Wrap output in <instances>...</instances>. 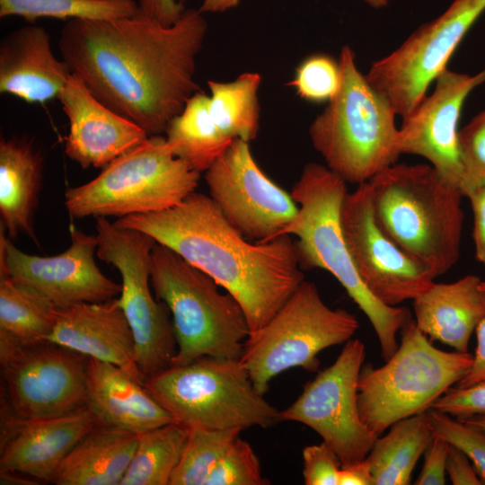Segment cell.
Segmentation results:
<instances>
[{"instance_id":"cell-1","label":"cell","mask_w":485,"mask_h":485,"mask_svg":"<svg viewBox=\"0 0 485 485\" xmlns=\"http://www.w3.org/2000/svg\"><path fill=\"white\" fill-rule=\"evenodd\" d=\"M207 23L186 9L172 25L139 12L118 20H70L58 49L71 73L112 110L151 136L162 135L198 91L197 57Z\"/></svg>"},{"instance_id":"cell-2","label":"cell","mask_w":485,"mask_h":485,"mask_svg":"<svg viewBox=\"0 0 485 485\" xmlns=\"http://www.w3.org/2000/svg\"><path fill=\"white\" fill-rule=\"evenodd\" d=\"M114 223L150 235L210 276L238 301L251 331L267 323L304 280L289 234L251 242L209 196L196 190L169 209Z\"/></svg>"},{"instance_id":"cell-3","label":"cell","mask_w":485,"mask_h":485,"mask_svg":"<svg viewBox=\"0 0 485 485\" xmlns=\"http://www.w3.org/2000/svg\"><path fill=\"white\" fill-rule=\"evenodd\" d=\"M375 220L402 250L436 277L460 258L461 190L429 163H394L368 181Z\"/></svg>"},{"instance_id":"cell-4","label":"cell","mask_w":485,"mask_h":485,"mask_svg":"<svg viewBox=\"0 0 485 485\" xmlns=\"http://www.w3.org/2000/svg\"><path fill=\"white\" fill-rule=\"evenodd\" d=\"M346 182L326 165L307 163L291 196L298 204L295 217L284 234L296 236L301 267L330 272L370 321L386 361L398 348L397 333L411 320L406 308L376 299L360 279L348 252L340 224Z\"/></svg>"},{"instance_id":"cell-5","label":"cell","mask_w":485,"mask_h":485,"mask_svg":"<svg viewBox=\"0 0 485 485\" xmlns=\"http://www.w3.org/2000/svg\"><path fill=\"white\" fill-rule=\"evenodd\" d=\"M339 63L340 91L313 120L309 137L332 172L358 185L396 163L401 155L397 114L357 68L349 46L341 48Z\"/></svg>"},{"instance_id":"cell-6","label":"cell","mask_w":485,"mask_h":485,"mask_svg":"<svg viewBox=\"0 0 485 485\" xmlns=\"http://www.w3.org/2000/svg\"><path fill=\"white\" fill-rule=\"evenodd\" d=\"M150 284L172 316L177 353L172 366L206 356L241 357L251 331L245 313L231 294L220 292L210 276L155 242Z\"/></svg>"},{"instance_id":"cell-7","label":"cell","mask_w":485,"mask_h":485,"mask_svg":"<svg viewBox=\"0 0 485 485\" xmlns=\"http://www.w3.org/2000/svg\"><path fill=\"white\" fill-rule=\"evenodd\" d=\"M401 344L380 367L362 366L357 382L360 419L377 438L395 422L423 413L468 373L473 356L432 345L410 320Z\"/></svg>"},{"instance_id":"cell-8","label":"cell","mask_w":485,"mask_h":485,"mask_svg":"<svg viewBox=\"0 0 485 485\" xmlns=\"http://www.w3.org/2000/svg\"><path fill=\"white\" fill-rule=\"evenodd\" d=\"M144 384L190 429L244 430L281 421L280 411L257 391L240 358L201 357L172 366Z\"/></svg>"},{"instance_id":"cell-9","label":"cell","mask_w":485,"mask_h":485,"mask_svg":"<svg viewBox=\"0 0 485 485\" xmlns=\"http://www.w3.org/2000/svg\"><path fill=\"white\" fill-rule=\"evenodd\" d=\"M199 176L173 154L165 137L151 136L102 168L93 180L67 189L65 206L75 218L163 211L194 192Z\"/></svg>"},{"instance_id":"cell-10","label":"cell","mask_w":485,"mask_h":485,"mask_svg":"<svg viewBox=\"0 0 485 485\" xmlns=\"http://www.w3.org/2000/svg\"><path fill=\"white\" fill-rule=\"evenodd\" d=\"M359 327L349 312L329 307L315 284L304 280L262 327L250 331L240 357L257 391L294 367L314 372L323 349L351 340Z\"/></svg>"},{"instance_id":"cell-11","label":"cell","mask_w":485,"mask_h":485,"mask_svg":"<svg viewBox=\"0 0 485 485\" xmlns=\"http://www.w3.org/2000/svg\"><path fill=\"white\" fill-rule=\"evenodd\" d=\"M95 227L98 258L121 275L122 290L117 299L132 331L136 363L146 381L170 367L177 353L170 311L150 290L151 252L156 242L106 217H97Z\"/></svg>"},{"instance_id":"cell-12","label":"cell","mask_w":485,"mask_h":485,"mask_svg":"<svg viewBox=\"0 0 485 485\" xmlns=\"http://www.w3.org/2000/svg\"><path fill=\"white\" fill-rule=\"evenodd\" d=\"M88 358L49 340L25 344L0 331L2 397L23 419L58 417L85 408Z\"/></svg>"},{"instance_id":"cell-13","label":"cell","mask_w":485,"mask_h":485,"mask_svg":"<svg viewBox=\"0 0 485 485\" xmlns=\"http://www.w3.org/2000/svg\"><path fill=\"white\" fill-rule=\"evenodd\" d=\"M485 12V0H454L436 19L422 24L388 56L374 62L368 83L392 106L408 115L427 95L475 22Z\"/></svg>"},{"instance_id":"cell-14","label":"cell","mask_w":485,"mask_h":485,"mask_svg":"<svg viewBox=\"0 0 485 485\" xmlns=\"http://www.w3.org/2000/svg\"><path fill=\"white\" fill-rule=\"evenodd\" d=\"M365 357V344L349 340L335 362L307 382L298 398L280 411L281 421L299 422L315 431L341 466L364 460L376 439L362 422L357 407Z\"/></svg>"},{"instance_id":"cell-15","label":"cell","mask_w":485,"mask_h":485,"mask_svg":"<svg viewBox=\"0 0 485 485\" xmlns=\"http://www.w3.org/2000/svg\"><path fill=\"white\" fill-rule=\"evenodd\" d=\"M343 236L356 270L380 302L395 306L414 300L436 276L394 242L377 224L368 182L347 192L340 208Z\"/></svg>"},{"instance_id":"cell-16","label":"cell","mask_w":485,"mask_h":485,"mask_svg":"<svg viewBox=\"0 0 485 485\" xmlns=\"http://www.w3.org/2000/svg\"><path fill=\"white\" fill-rule=\"evenodd\" d=\"M209 197L245 239L263 242L284 234L298 206L260 169L250 143L235 139L207 170Z\"/></svg>"},{"instance_id":"cell-17","label":"cell","mask_w":485,"mask_h":485,"mask_svg":"<svg viewBox=\"0 0 485 485\" xmlns=\"http://www.w3.org/2000/svg\"><path fill=\"white\" fill-rule=\"evenodd\" d=\"M0 230V276L33 287L57 308L106 302L120 295L122 285L106 277L95 263L96 235L72 229L71 244L65 251L37 256L16 248Z\"/></svg>"},{"instance_id":"cell-18","label":"cell","mask_w":485,"mask_h":485,"mask_svg":"<svg viewBox=\"0 0 485 485\" xmlns=\"http://www.w3.org/2000/svg\"><path fill=\"white\" fill-rule=\"evenodd\" d=\"M484 83L485 68L474 75L448 68L441 72L432 93L402 118L397 140L400 154L425 158L447 182L461 190L459 119L467 97Z\"/></svg>"},{"instance_id":"cell-19","label":"cell","mask_w":485,"mask_h":485,"mask_svg":"<svg viewBox=\"0 0 485 485\" xmlns=\"http://www.w3.org/2000/svg\"><path fill=\"white\" fill-rule=\"evenodd\" d=\"M0 472H19L52 482L74 447L99 426L85 407L45 419L18 418L2 400Z\"/></svg>"},{"instance_id":"cell-20","label":"cell","mask_w":485,"mask_h":485,"mask_svg":"<svg viewBox=\"0 0 485 485\" xmlns=\"http://www.w3.org/2000/svg\"><path fill=\"white\" fill-rule=\"evenodd\" d=\"M68 119L65 153L81 168H104L149 137L139 126L99 101L71 73L58 98Z\"/></svg>"},{"instance_id":"cell-21","label":"cell","mask_w":485,"mask_h":485,"mask_svg":"<svg viewBox=\"0 0 485 485\" xmlns=\"http://www.w3.org/2000/svg\"><path fill=\"white\" fill-rule=\"evenodd\" d=\"M48 340L114 364L145 382L136 363L134 336L117 298L58 308Z\"/></svg>"},{"instance_id":"cell-22","label":"cell","mask_w":485,"mask_h":485,"mask_svg":"<svg viewBox=\"0 0 485 485\" xmlns=\"http://www.w3.org/2000/svg\"><path fill=\"white\" fill-rule=\"evenodd\" d=\"M71 71L54 55L48 32L29 23L7 33L0 42V93L28 103L58 98Z\"/></svg>"},{"instance_id":"cell-23","label":"cell","mask_w":485,"mask_h":485,"mask_svg":"<svg viewBox=\"0 0 485 485\" xmlns=\"http://www.w3.org/2000/svg\"><path fill=\"white\" fill-rule=\"evenodd\" d=\"M86 407L100 425L137 434L176 421L144 382L114 364L90 357Z\"/></svg>"},{"instance_id":"cell-24","label":"cell","mask_w":485,"mask_h":485,"mask_svg":"<svg viewBox=\"0 0 485 485\" xmlns=\"http://www.w3.org/2000/svg\"><path fill=\"white\" fill-rule=\"evenodd\" d=\"M482 280L467 275L453 283H433L413 300L415 323L433 340L468 352L469 340L485 316Z\"/></svg>"},{"instance_id":"cell-25","label":"cell","mask_w":485,"mask_h":485,"mask_svg":"<svg viewBox=\"0 0 485 485\" xmlns=\"http://www.w3.org/2000/svg\"><path fill=\"white\" fill-rule=\"evenodd\" d=\"M44 159L26 137L0 140L1 227L9 239L25 234L37 242L34 213L43 180Z\"/></svg>"},{"instance_id":"cell-26","label":"cell","mask_w":485,"mask_h":485,"mask_svg":"<svg viewBox=\"0 0 485 485\" xmlns=\"http://www.w3.org/2000/svg\"><path fill=\"white\" fill-rule=\"evenodd\" d=\"M138 434L99 425L69 453L52 483L120 485L137 449Z\"/></svg>"},{"instance_id":"cell-27","label":"cell","mask_w":485,"mask_h":485,"mask_svg":"<svg viewBox=\"0 0 485 485\" xmlns=\"http://www.w3.org/2000/svg\"><path fill=\"white\" fill-rule=\"evenodd\" d=\"M428 410L402 419L377 437L366 456L375 485H406L412 471L432 439Z\"/></svg>"},{"instance_id":"cell-28","label":"cell","mask_w":485,"mask_h":485,"mask_svg":"<svg viewBox=\"0 0 485 485\" xmlns=\"http://www.w3.org/2000/svg\"><path fill=\"white\" fill-rule=\"evenodd\" d=\"M165 134L173 154L198 172L208 170L234 142L216 125L209 110V96L200 91L172 119Z\"/></svg>"},{"instance_id":"cell-29","label":"cell","mask_w":485,"mask_h":485,"mask_svg":"<svg viewBox=\"0 0 485 485\" xmlns=\"http://www.w3.org/2000/svg\"><path fill=\"white\" fill-rule=\"evenodd\" d=\"M57 307L33 287L0 276V331L21 343L48 340Z\"/></svg>"},{"instance_id":"cell-30","label":"cell","mask_w":485,"mask_h":485,"mask_svg":"<svg viewBox=\"0 0 485 485\" xmlns=\"http://www.w3.org/2000/svg\"><path fill=\"white\" fill-rule=\"evenodd\" d=\"M261 76L244 72L228 82L207 81L209 110L220 131L229 139L251 142L260 128L259 89Z\"/></svg>"},{"instance_id":"cell-31","label":"cell","mask_w":485,"mask_h":485,"mask_svg":"<svg viewBox=\"0 0 485 485\" xmlns=\"http://www.w3.org/2000/svg\"><path fill=\"white\" fill-rule=\"evenodd\" d=\"M189 433L190 428L177 421L139 433L120 485H169Z\"/></svg>"},{"instance_id":"cell-32","label":"cell","mask_w":485,"mask_h":485,"mask_svg":"<svg viewBox=\"0 0 485 485\" xmlns=\"http://www.w3.org/2000/svg\"><path fill=\"white\" fill-rule=\"evenodd\" d=\"M137 0H0V17H22L28 23L42 18L118 20L136 15Z\"/></svg>"},{"instance_id":"cell-33","label":"cell","mask_w":485,"mask_h":485,"mask_svg":"<svg viewBox=\"0 0 485 485\" xmlns=\"http://www.w3.org/2000/svg\"><path fill=\"white\" fill-rule=\"evenodd\" d=\"M242 431L239 428L190 429L181 460L169 485H206L212 470Z\"/></svg>"},{"instance_id":"cell-34","label":"cell","mask_w":485,"mask_h":485,"mask_svg":"<svg viewBox=\"0 0 485 485\" xmlns=\"http://www.w3.org/2000/svg\"><path fill=\"white\" fill-rule=\"evenodd\" d=\"M340 84L339 60L323 53L313 54L302 60L289 82L301 99L313 103L331 101L339 93Z\"/></svg>"},{"instance_id":"cell-35","label":"cell","mask_w":485,"mask_h":485,"mask_svg":"<svg viewBox=\"0 0 485 485\" xmlns=\"http://www.w3.org/2000/svg\"><path fill=\"white\" fill-rule=\"evenodd\" d=\"M251 445L237 437L212 470L206 485H268Z\"/></svg>"},{"instance_id":"cell-36","label":"cell","mask_w":485,"mask_h":485,"mask_svg":"<svg viewBox=\"0 0 485 485\" xmlns=\"http://www.w3.org/2000/svg\"><path fill=\"white\" fill-rule=\"evenodd\" d=\"M428 414L434 435L463 452L485 484V433L436 410H428Z\"/></svg>"},{"instance_id":"cell-37","label":"cell","mask_w":485,"mask_h":485,"mask_svg":"<svg viewBox=\"0 0 485 485\" xmlns=\"http://www.w3.org/2000/svg\"><path fill=\"white\" fill-rule=\"evenodd\" d=\"M458 144L463 178L464 197L485 183V109L459 129Z\"/></svg>"},{"instance_id":"cell-38","label":"cell","mask_w":485,"mask_h":485,"mask_svg":"<svg viewBox=\"0 0 485 485\" xmlns=\"http://www.w3.org/2000/svg\"><path fill=\"white\" fill-rule=\"evenodd\" d=\"M431 409L457 419L485 418V381L467 387H450L434 402Z\"/></svg>"},{"instance_id":"cell-39","label":"cell","mask_w":485,"mask_h":485,"mask_svg":"<svg viewBox=\"0 0 485 485\" xmlns=\"http://www.w3.org/2000/svg\"><path fill=\"white\" fill-rule=\"evenodd\" d=\"M303 476L306 485H339L341 463L325 442L303 450Z\"/></svg>"},{"instance_id":"cell-40","label":"cell","mask_w":485,"mask_h":485,"mask_svg":"<svg viewBox=\"0 0 485 485\" xmlns=\"http://www.w3.org/2000/svg\"><path fill=\"white\" fill-rule=\"evenodd\" d=\"M448 448L449 444L445 440L434 435V438L424 452L423 467L415 484H445Z\"/></svg>"},{"instance_id":"cell-41","label":"cell","mask_w":485,"mask_h":485,"mask_svg":"<svg viewBox=\"0 0 485 485\" xmlns=\"http://www.w3.org/2000/svg\"><path fill=\"white\" fill-rule=\"evenodd\" d=\"M473 216L472 239L476 260L485 266V183L466 196Z\"/></svg>"},{"instance_id":"cell-42","label":"cell","mask_w":485,"mask_h":485,"mask_svg":"<svg viewBox=\"0 0 485 485\" xmlns=\"http://www.w3.org/2000/svg\"><path fill=\"white\" fill-rule=\"evenodd\" d=\"M446 472L454 485L482 484L466 454L450 444L446 459Z\"/></svg>"},{"instance_id":"cell-43","label":"cell","mask_w":485,"mask_h":485,"mask_svg":"<svg viewBox=\"0 0 485 485\" xmlns=\"http://www.w3.org/2000/svg\"><path fill=\"white\" fill-rule=\"evenodd\" d=\"M137 4L141 14L166 26L175 23L187 9L178 0H137Z\"/></svg>"},{"instance_id":"cell-44","label":"cell","mask_w":485,"mask_h":485,"mask_svg":"<svg viewBox=\"0 0 485 485\" xmlns=\"http://www.w3.org/2000/svg\"><path fill=\"white\" fill-rule=\"evenodd\" d=\"M477 347L472 364L468 373L457 383L459 387H467L485 381V316L476 327Z\"/></svg>"},{"instance_id":"cell-45","label":"cell","mask_w":485,"mask_h":485,"mask_svg":"<svg viewBox=\"0 0 485 485\" xmlns=\"http://www.w3.org/2000/svg\"><path fill=\"white\" fill-rule=\"evenodd\" d=\"M339 485H375L371 466L366 459L341 466Z\"/></svg>"},{"instance_id":"cell-46","label":"cell","mask_w":485,"mask_h":485,"mask_svg":"<svg viewBox=\"0 0 485 485\" xmlns=\"http://www.w3.org/2000/svg\"><path fill=\"white\" fill-rule=\"evenodd\" d=\"M242 0H202L198 10L202 13H219L235 8Z\"/></svg>"},{"instance_id":"cell-47","label":"cell","mask_w":485,"mask_h":485,"mask_svg":"<svg viewBox=\"0 0 485 485\" xmlns=\"http://www.w3.org/2000/svg\"><path fill=\"white\" fill-rule=\"evenodd\" d=\"M27 475L13 472H0L1 484L31 485L38 484V480L28 479Z\"/></svg>"},{"instance_id":"cell-48","label":"cell","mask_w":485,"mask_h":485,"mask_svg":"<svg viewBox=\"0 0 485 485\" xmlns=\"http://www.w3.org/2000/svg\"><path fill=\"white\" fill-rule=\"evenodd\" d=\"M463 423L469 424L477 428L485 433V418L484 417H470L465 419H458Z\"/></svg>"},{"instance_id":"cell-49","label":"cell","mask_w":485,"mask_h":485,"mask_svg":"<svg viewBox=\"0 0 485 485\" xmlns=\"http://www.w3.org/2000/svg\"><path fill=\"white\" fill-rule=\"evenodd\" d=\"M370 7L375 9H382L389 4V0H362Z\"/></svg>"},{"instance_id":"cell-50","label":"cell","mask_w":485,"mask_h":485,"mask_svg":"<svg viewBox=\"0 0 485 485\" xmlns=\"http://www.w3.org/2000/svg\"><path fill=\"white\" fill-rule=\"evenodd\" d=\"M480 288L481 291L485 292V281L481 282Z\"/></svg>"}]
</instances>
